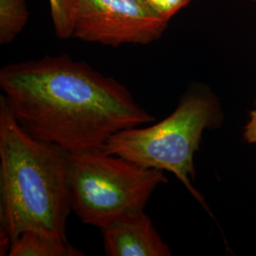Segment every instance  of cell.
Returning <instances> with one entry per match:
<instances>
[{
    "label": "cell",
    "instance_id": "8992f818",
    "mask_svg": "<svg viewBox=\"0 0 256 256\" xmlns=\"http://www.w3.org/2000/svg\"><path fill=\"white\" fill-rule=\"evenodd\" d=\"M100 230L108 256H172L144 210L120 218Z\"/></svg>",
    "mask_w": 256,
    "mask_h": 256
},
{
    "label": "cell",
    "instance_id": "7c38bea8",
    "mask_svg": "<svg viewBox=\"0 0 256 256\" xmlns=\"http://www.w3.org/2000/svg\"><path fill=\"white\" fill-rule=\"evenodd\" d=\"M254 1H256V0H254Z\"/></svg>",
    "mask_w": 256,
    "mask_h": 256
},
{
    "label": "cell",
    "instance_id": "7a4b0ae2",
    "mask_svg": "<svg viewBox=\"0 0 256 256\" xmlns=\"http://www.w3.org/2000/svg\"><path fill=\"white\" fill-rule=\"evenodd\" d=\"M70 155L64 148L30 136L0 95L1 250L24 232L66 238L72 212Z\"/></svg>",
    "mask_w": 256,
    "mask_h": 256
},
{
    "label": "cell",
    "instance_id": "52a82bcc",
    "mask_svg": "<svg viewBox=\"0 0 256 256\" xmlns=\"http://www.w3.org/2000/svg\"><path fill=\"white\" fill-rule=\"evenodd\" d=\"M10 256H82L68 238L36 230H27L10 242Z\"/></svg>",
    "mask_w": 256,
    "mask_h": 256
},
{
    "label": "cell",
    "instance_id": "ba28073f",
    "mask_svg": "<svg viewBox=\"0 0 256 256\" xmlns=\"http://www.w3.org/2000/svg\"><path fill=\"white\" fill-rule=\"evenodd\" d=\"M26 0H0V44L12 43L28 20Z\"/></svg>",
    "mask_w": 256,
    "mask_h": 256
},
{
    "label": "cell",
    "instance_id": "6da1fadb",
    "mask_svg": "<svg viewBox=\"0 0 256 256\" xmlns=\"http://www.w3.org/2000/svg\"><path fill=\"white\" fill-rule=\"evenodd\" d=\"M0 88L26 132L68 153L101 148L120 131L156 120L124 84L66 54L6 64Z\"/></svg>",
    "mask_w": 256,
    "mask_h": 256
},
{
    "label": "cell",
    "instance_id": "9c48e42d",
    "mask_svg": "<svg viewBox=\"0 0 256 256\" xmlns=\"http://www.w3.org/2000/svg\"><path fill=\"white\" fill-rule=\"evenodd\" d=\"M50 16L58 39L74 36L76 0H48Z\"/></svg>",
    "mask_w": 256,
    "mask_h": 256
},
{
    "label": "cell",
    "instance_id": "30bf717a",
    "mask_svg": "<svg viewBox=\"0 0 256 256\" xmlns=\"http://www.w3.org/2000/svg\"><path fill=\"white\" fill-rule=\"evenodd\" d=\"M191 1L192 0H146L156 14L167 22Z\"/></svg>",
    "mask_w": 256,
    "mask_h": 256
},
{
    "label": "cell",
    "instance_id": "277c9868",
    "mask_svg": "<svg viewBox=\"0 0 256 256\" xmlns=\"http://www.w3.org/2000/svg\"><path fill=\"white\" fill-rule=\"evenodd\" d=\"M167 182L164 171L112 155L102 147L70 155L72 212L82 224L98 229L144 212L156 188Z\"/></svg>",
    "mask_w": 256,
    "mask_h": 256
},
{
    "label": "cell",
    "instance_id": "5b68a950",
    "mask_svg": "<svg viewBox=\"0 0 256 256\" xmlns=\"http://www.w3.org/2000/svg\"><path fill=\"white\" fill-rule=\"evenodd\" d=\"M146 0H76L74 38L118 48L148 45L168 26Z\"/></svg>",
    "mask_w": 256,
    "mask_h": 256
},
{
    "label": "cell",
    "instance_id": "3957f363",
    "mask_svg": "<svg viewBox=\"0 0 256 256\" xmlns=\"http://www.w3.org/2000/svg\"><path fill=\"white\" fill-rule=\"evenodd\" d=\"M220 119V104L214 96L205 90H192L183 95L167 118L146 128L122 130L102 148L147 168L173 173L206 208L191 182L196 176L194 156L203 132L216 126Z\"/></svg>",
    "mask_w": 256,
    "mask_h": 256
},
{
    "label": "cell",
    "instance_id": "8fae6325",
    "mask_svg": "<svg viewBox=\"0 0 256 256\" xmlns=\"http://www.w3.org/2000/svg\"><path fill=\"white\" fill-rule=\"evenodd\" d=\"M244 138L248 144H256V108L250 113V120L245 128Z\"/></svg>",
    "mask_w": 256,
    "mask_h": 256
}]
</instances>
